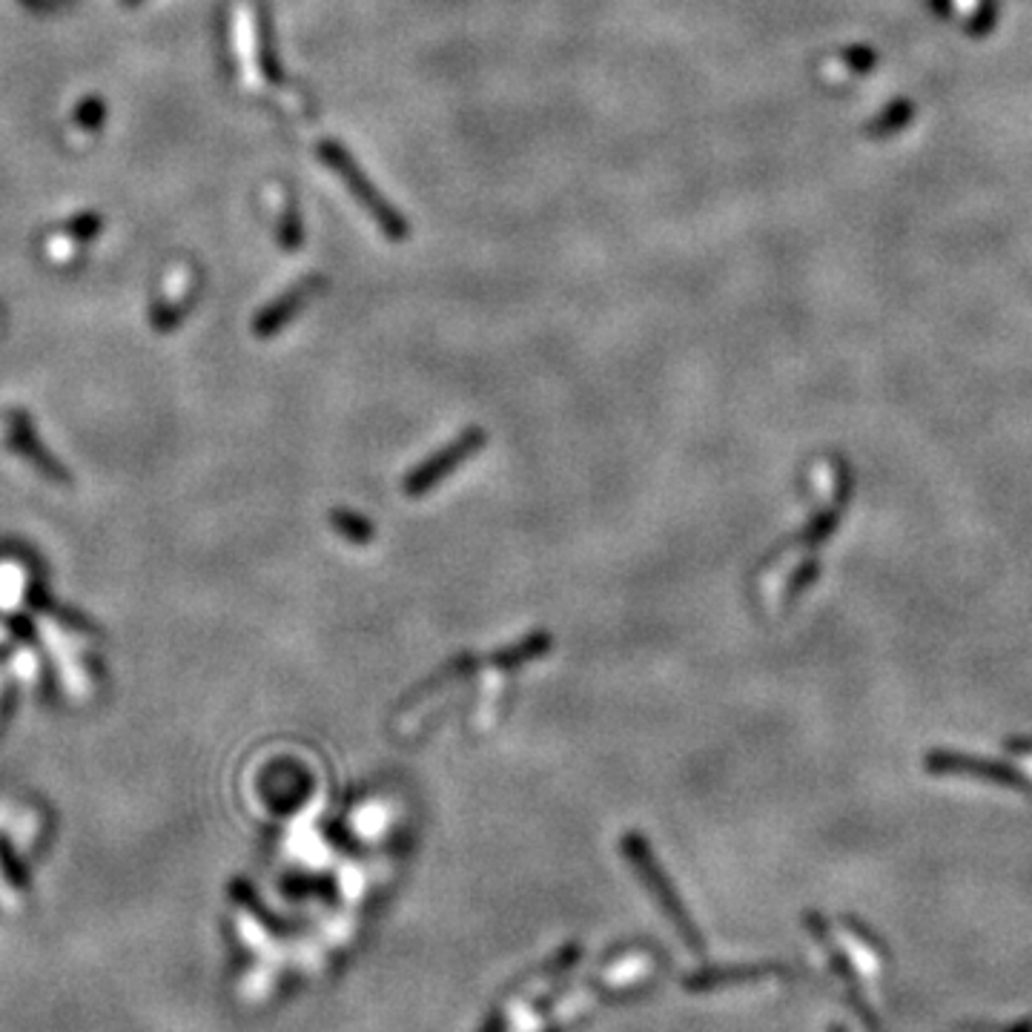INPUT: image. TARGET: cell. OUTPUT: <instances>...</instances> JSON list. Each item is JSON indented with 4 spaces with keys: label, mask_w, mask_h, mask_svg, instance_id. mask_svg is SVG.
<instances>
[{
    "label": "cell",
    "mask_w": 1032,
    "mask_h": 1032,
    "mask_svg": "<svg viewBox=\"0 0 1032 1032\" xmlns=\"http://www.w3.org/2000/svg\"><path fill=\"white\" fill-rule=\"evenodd\" d=\"M554 645H556L554 634H548V631H531V634L520 637L517 643L502 645V648H493V652L457 654V657L445 660L437 672L428 674L419 686L410 688L402 701H399V708L416 706V703L430 697V694L442 692L445 686L459 683V680L473 677V674L486 672V668H497V672H513V668H522V665L534 663V660H542L545 654L554 652Z\"/></svg>",
    "instance_id": "6da1fadb"
},
{
    "label": "cell",
    "mask_w": 1032,
    "mask_h": 1032,
    "mask_svg": "<svg viewBox=\"0 0 1032 1032\" xmlns=\"http://www.w3.org/2000/svg\"><path fill=\"white\" fill-rule=\"evenodd\" d=\"M488 445V430L486 428H464L462 433L451 439V442L439 448L437 453H430L428 459L416 464L413 471L405 473L402 479V493L405 497L416 499L442 486L445 477H451L457 468H462L473 453H479Z\"/></svg>",
    "instance_id": "7a4b0ae2"
},
{
    "label": "cell",
    "mask_w": 1032,
    "mask_h": 1032,
    "mask_svg": "<svg viewBox=\"0 0 1032 1032\" xmlns=\"http://www.w3.org/2000/svg\"><path fill=\"white\" fill-rule=\"evenodd\" d=\"M319 155L327 161V164L333 166V170H336V173L341 175V178L347 181V187L354 190V195L359 198V204H365V210H370V215H374L376 224H379L385 236H388V238H405V222H402V218H399V215H396L394 210H390L388 204L381 202L379 195L374 193V187H370L368 181L361 178V173L356 170V164L350 161V155H347L341 146L325 141V144L319 146Z\"/></svg>",
    "instance_id": "3957f363"
},
{
    "label": "cell",
    "mask_w": 1032,
    "mask_h": 1032,
    "mask_svg": "<svg viewBox=\"0 0 1032 1032\" xmlns=\"http://www.w3.org/2000/svg\"><path fill=\"white\" fill-rule=\"evenodd\" d=\"M623 852H625V858L631 860V867L637 869L640 878L648 883V889L657 895V901L663 903L665 912L672 915V921L677 923V927L686 929V915H683V909H680L677 898H674V889H672V883H668V878H665V872H660L648 840H645L643 835H637V831H629V835L623 838Z\"/></svg>",
    "instance_id": "277c9868"
},
{
    "label": "cell",
    "mask_w": 1032,
    "mask_h": 1032,
    "mask_svg": "<svg viewBox=\"0 0 1032 1032\" xmlns=\"http://www.w3.org/2000/svg\"><path fill=\"white\" fill-rule=\"evenodd\" d=\"M236 41H238V61H242V72L247 86H262L264 83V67H262V43H258V18L256 9L242 3L236 9Z\"/></svg>",
    "instance_id": "5b68a950"
},
{
    "label": "cell",
    "mask_w": 1032,
    "mask_h": 1032,
    "mask_svg": "<svg viewBox=\"0 0 1032 1032\" xmlns=\"http://www.w3.org/2000/svg\"><path fill=\"white\" fill-rule=\"evenodd\" d=\"M319 287H321L319 278H310V282H305V285L293 287V290L287 293V296L278 298L276 305H270V307H267V310L262 313V316H258V321H256V333H258V336H270V333L282 330V327H285L287 321H290L293 313L302 310V307L307 305V298H310L313 293L319 290Z\"/></svg>",
    "instance_id": "8992f818"
},
{
    "label": "cell",
    "mask_w": 1032,
    "mask_h": 1032,
    "mask_svg": "<svg viewBox=\"0 0 1032 1032\" xmlns=\"http://www.w3.org/2000/svg\"><path fill=\"white\" fill-rule=\"evenodd\" d=\"M330 522H333V528H336V534H341L345 540L354 542V545H368V542L376 540L374 522L356 511L336 508V511H330Z\"/></svg>",
    "instance_id": "52a82bcc"
},
{
    "label": "cell",
    "mask_w": 1032,
    "mask_h": 1032,
    "mask_svg": "<svg viewBox=\"0 0 1032 1032\" xmlns=\"http://www.w3.org/2000/svg\"><path fill=\"white\" fill-rule=\"evenodd\" d=\"M815 574H818V562H809L804 569H797V574L791 576L789 585H786V605L795 603L797 596H800V591H806V585L815 580Z\"/></svg>",
    "instance_id": "ba28073f"
},
{
    "label": "cell",
    "mask_w": 1032,
    "mask_h": 1032,
    "mask_svg": "<svg viewBox=\"0 0 1032 1032\" xmlns=\"http://www.w3.org/2000/svg\"><path fill=\"white\" fill-rule=\"evenodd\" d=\"M104 121V106L98 98H90V101H83L81 110H78V124H83L86 130H95Z\"/></svg>",
    "instance_id": "9c48e42d"
},
{
    "label": "cell",
    "mask_w": 1032,
    "mask_h": 1032,
    "mask_svg": "<svg viewBox=\"0 0 1032 1032\" xmlns=\"http://www.w3.org/2000/svg\"><path fill=\"white\" fill-rule=\"evenodd\" d=\"M98 227H101V218H98V215H81V218H75V222L70 224L67 233L78 238H92L98 233Z\"/></svg>",
    "instance_id": "30bf717a"
},
{
    "label": "cell",
    "mask_w": 1032,
    "mask_h": 1032,
    "mask_svg": "<svg viewBox=\"0 0 1032 1032\" xmlns=\"http://www.w3.org/2000/svg\"><path fill=\"white\" fill-rule=\"evenodd\" d=\"M126 7H135V3H141V0H124Z\"/></svg>",
    "instance_id": "8fae6325"
}]
</instances>
